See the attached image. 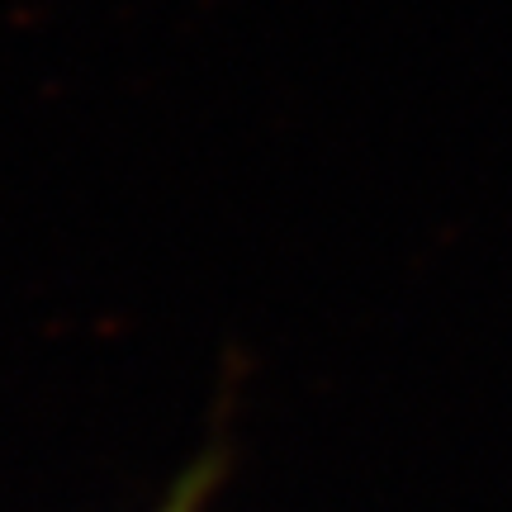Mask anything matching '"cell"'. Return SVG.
<instances>
[{"label":"cell","mask_w":512,"mask_h":512,"mask_svg":"<svg viewBox=\"0 0 512 512\" xmlns=\"http://www.w3.org/2000/svg\"><path fill=\"white\" fill-rule=\"evenodd\" d=\"M228 465H233V451H228V441H209L195 465H185L181 479L171 484V494L157 503V512H204L214 503V494L223 489V479H228Z\"/></svg>","instance_id":"obj_1"}]
</instances>
